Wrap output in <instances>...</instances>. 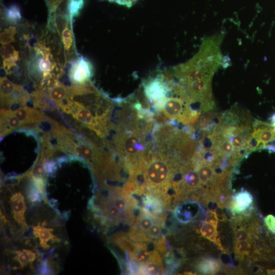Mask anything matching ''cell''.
I'll return each mask as SVG.
<instances>
[{"instance_id":"cell-1","label":"cell","mask_w":275,"mask_h":275,"mask_svg":"<svg viewBox=\"0 0 275 275\" xmlns=\"http://www.w3.org/2000/svg\"><path fill=\"white\" fill-rule=\"evenodd\" d=\"M2 161L31 159L36 160L40 151L39 139L34 131L17 129L6 133L1 140Z\"/></svg>"},{"instance_id":"cell-2","label":"cell","mask_w":275,"mask_h":275,"mask_svg":"<svg viewBox=\"0 0 275 275\" xmlns=\"http://www.w3.org/2000/svg\"><path fill=\"white\" fill-rule=\"evenodd\" d=\"M55 57L53 56L51 48L48 46L46 41L40 40L32 50L28 62V72L31 77L36 81L42 82L56 75L60 68L57 65Z\"/></svg>"},{"instance_id":"cell-3","label":"cell","mask_w":275,"mask_h":275,"mask_svg":"<svg viewBox=\"0 0 275 275\" xmlns=\"http://www.w3.org/2000/svg\"><path fill=\"white\" fill-rule=\"evenodd\" d=\"M173 171L170 164L162 156L153 157L145 171V179L152 187H161L167 185L172 177Z\"/></svg>"},{"instance_id":"cell-4","label":"cell","mask_w":275,"mask_h":275,"mask_svg":"<svg viewBox=\"0 0 275 275\" xmlns=\"http://www.w3.org/2000/svg\"><path fill=\"white\" fill-rule=\"evenodd\" d=\"M120 151L127 158L134 159L140 158L145 150L142 135L137 132H126L121 137Z\"/></svg>"},{"instance_id":"cell-5","label":"cell","mask_w":275,"mask_h":275,"mask_svg":"<svg viewBox=\"0 0 275 275\" xmlns=\"http://www.w3.org/2000/svg\"><path fill=\"white\" fill-rule=\"evenodd\" d=\"M93 67L91 62L81 56L72 61L69 70V77L74 85L85 84L93 76Z\"/></svg>"},{"instance_id":"cell-6","label":"cell","mask_w":275,"mask_h":275,"mask_svg":"<svg viewBox=\"0 0 275 275\" xmlns=\"http://www.w3.org/2000/svg\"><path fill=\"white\" fill-rule=\"evenodd\" d=\"M253 197L252 194L242 188L232 196L229 208L232 216L249 217L254 212Z\"/></svg>"},{"instance_id":"cell-7","label":"cell","mask_w":275,"mask_h":275,"mask_svg":"<svg viewBox=\"0 0 275 275\" xmlns=\"http://www.w3.org/2000/svg\"><path fill=\"white\" fill-rule=\"evenodd\" d=\"M169 90L159 78H154L145 86V93L149 101L157 111H161L168 98Z\"/></svg>"},{"instance_id":"cell-8","label":"cell","mask_w":275,"mask_h":275,"mask_svg":"<svg viewBox=\"0 0 275 275\" xmlns=\"http://www.w3.org/2000/svg\"><path fill=\"white\" fill-rule=\"evenodd\" d=\"M71 21H69L62 30L60 38L63 44L65 62H70L76 55Z\"/></svg>"},{"instance_id":"cell-9","label":"cell","mask_w":275,"mask_h":275,"mask_svg":"<svg viewBox=\"0 0 275 275\" xmlns=\"http://www.w3.org/2000/svg\"><path fill=\"white\" fill-rule=\"evenodd\" d=\"M253 251V245L251 241H233V251L235 258L241 263L246 259L250 258Z\"/></svg>"},{"instance_id":"cell-10","label":"cell","mask_w":275,"mask_h":275,"mask_svg":"<svg viewBox=\"0 0 275 275\" xmlns=\"http://www.w3.org/2000/svg\"><path fill=\"white\" fill-rule=\"evenodd\" d=\"M202 208L199 204L195 203H186L177 210V216L182 222H188L197 216Z\"/></svg>"},{"instance_id":"cell-11","label":"cell","mask_w":275,"mask_h":275,"mask_svg":"<svg viewBox=\"0 0 275 275\" xmlns=\"http://www.w3.org/2000/svg\"><path fill=\"white\" fill-rule=\"evenodd\" d=\"M198 270L204 274H215L221 269L218 259L207 257L201 259L197 264Z\"/></svg>"},{"instance_id":"cell-12","label":"cell","mask_w":275,"mask_h":275,"mask_svg":"<svg viewBox=\"0 0 275 275\" xmlns=\"http://www.w3.org/2000/svg\"><path fill=\"white\" fill-rule=\"evenodd\" d=\"M218 220L205 221L202 224L200 232L205 238L215 244L218 236Z\"/></svg>"},{"instance_id":"cell-13","label":"cell","mask_w":275,"mask_h":275,"mask_svg":"<svg viewBox=\"0 0 275 275\" xmlns=\"http://www.w3.org/2000/svg\"><path fill=\"white\" fill-rule=\"evenodd\" d=\"M202 186L206 185L212 180L214 174L213 165L200 162L196 169Z\"/></svg>"},{"instance_id":"cell-14","label":"cell","mask_w":275,"mask_h":275,"mask_svg":"<svg viewBox=\"0 0 275 275\" xmlns=\"http://www.w3.org/2000/svg\"><path fill=\"white\" fill-rule=\"evenodd\" d=\"M4 18L8 23L17 24L21 19V14L18 6L13 5L6 8L4 13Z\"/></svg>"},{"instance_id":"cell-15","label":"cell","mask_w":275,"mask_h":275,"mask_svg":"<svg viewBox=\"0 0 275 275\" xmlns=\"http://www.w3.org/2000/svg\"><path fill=\"white\" fill-rule=\"evenodd\" d=\"M153 252H151L143 246L138 248L134 253V258L136 261L142 264L146 265L153 260L154 258Z\"/></svg>"},{"instance_id":"cell-16","label":"cell","mask_w":275,"mask_h":275,"mask_svg":"<svg viewBox=\"0 0 275 275\" xmlns=\"http://www.w3.org/2000/svg\"><path fill=\"white\" fill-rule=\"evenodd\" d=\"M84 0H67V13L71 21L74 17L79 14L84 6Z\"/></svg>"},{"instance_id":"cell-17","label":"cell","mask_w":275,"mask_h":275,"mask_svg":"<svg viewBox=\"0 0 275 275\" xmlns=\"http://www.w3.org/2000/svg\"><path fill=\"white\" fill-rule=\"evenodd\" d=\"M16 33V28L14 25H11L5 29L1 33V43L6 45L14 41Z\"/></svg>"},{"instance_id":"cell-18","label":"cell","mask_w":275,"mask_h":275,"mask_svg":"<svg viewBox=\"0 0 275 275\" xmlns=\"http://www.w3.org/2000/svg\"><path fill=\"white\" fill-rule=\"evenodd\" d=\"M1 53L3 60L19 56L18 51L11 44L3 45L1 47Z\"/></svg>"},{"instance_id":"cell-19","label":"cell","mask_w":275,"mask_h":275,"mask_svg":"<svg viewBox=\"0 0 275 275\" xmlns=\"http://www.w3.org/2000/svg\"><path fill=\"white\" fill-rule=\"evenodd\" d=\"M67 0H45L49 11V16H51L59 11L61 6Z\"/></svg>"},{"instance_id":"cell-20","label":"cell","mask_w":275,"mask_h":275,"mask_svg":"<svg viewBox=\"0 0 275 275\" xmlns=\"http://www.w3.org/2000/svg\"><path fill=\"white\" fill-rule=\"evenodd\" d=\"M160 262L151 261L146 264V271L148 274H158L161 268L160 265Z\"/></svg>"},{"instance_id":"cell-21","label":"cell","mask_w":275,"mask_h":275,"mask_svg":"<svg viewBox=\"0 0 275 275\" xmlns=\"http://www.w3.org/2000/svg\"><path fill=\"white\" fill-rule=\"evenodd\" d=\"M12 208L16 213H20L24 209V203L20 195H16L12 202Z\"/></svg>"},{"instance_id":"cell-22","label":"cell","mask_w":275,"mask_h":275,"mask_svg":"<svg viewBox=\"0 0 275 275\" xmlns=\"http://www.w3.org/2000/svg\"><path fill=\"white\" fill-rule=\"evenodd\" d=\"M161 232V228L159 225L153 224L150 228L147 231V234L149 237L155 238L160 236Z\"/></svg>"},{"instance_id":"cell-23","label":"cell","mask_w":275,"mask_h":275,"mask_svg":"<svg viewBox=\"0 0 275 275\" xmlns=\"http://www.w3.org/2000/svg\"><path fill=\"white\" fill-rule=\"evenodd\" d=\"M153 224V221L148 217L142 218L140 222V227L143 231H147Z\"/></svg>"},{"instance_id":"cell-24","label":"cell","mask_w":275,"mask_h":275,"mask_svg":"<svg viewBox=\"0 0 275 275\" xmlns=\"http://www.w3.org/2000/svg\"><path fill=\"white\" fill-rule=\"evenodd\" d=\"M111 2H114L121 5L130 7L132 6L138 0H106Z\"/></svg>"},{"instance_id":"cell-25","label":"cell","mask_w":275,"mask_h":275,"mask_svg":"<svg viewBox=\"0 0 275 275\" xmlns=\"http://www.w3.org/2000/svg\"><path fill=\"white\" fill-rule=\"evenodd\" d=\"M126 202L122 198H118L114 201V205L119 208L121 210H125L126 207Z\"/></svg>"},{"instance_id":"cell-26","label":"cell","mask_w":275,"mask_h":275,"mask_svg":"<svg viewBox=\"0 0 275 275\" xmlns=\"http://www.w3.org/2000/svg\"><path fill=\"white\" fill-rule=\"evenodd\" d=\"M44 170L41 164H38L36 166L33 170L34 176L37 177H41L44 174Z\"/></svg>"},{"instance_id":"cell-27","label":"cell","mask_w":275,"mask_h":275,"mask_svg":"<svg viewBox=\"0 0 275 275\" xmlns=\"http://www.w3.org/2000/svg\"><path fill=\"white\" fill-rule=\"evenodd\" d=\"M121 211L116 206L111 207L109 209V214L114 217H118L121 215Z\"/></svg>"},{"instance_id":"cell-28","label":"cell","mask_w":275,"mask_h":275,"mask_svg":"<svg viewBox=\"0 0 275 275\" xmlns=\"http://www.w3.org/2000/svg\"><path fill=\"white\" fill-rule=\"evenodd\" d=\"M19 260L22 263L26 264L30 261V257L26 253H22L19 256Z\"/></svg>"},{"instance_id":"cell-29","label":"cell","mask_w":275,"mask_h":275,"mask_svg":"<svg viewBox=\"0 0 275 275\" xmlns=\"http://www.w3.org/2000/svg\"><path fill=\"white\" fill-rule=\"evenodd\" d=\"M40 236L43 239L47 240L50 237V234L48 230L43 229L40 232Z\"/></svg>"},{"instance_id":"cell-30","label":"cell","mask_w":275,"mask_h":275,"mask_svg":"<svg viewBox=\"0 0 275 275\" xmlns=\"http://www.w3.org/2000/svg\"><path fill=\"white\" fill-rule=\"evenodd\" d=\"M271 124L275 127V114H274L271 117Z\"/></svg>"}]
</instances>
